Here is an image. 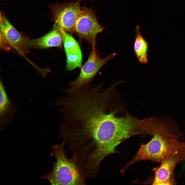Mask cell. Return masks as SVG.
Returning <instances> with one entry per match:
<instances>
[{
	"mask_svg": "<svg viewBox=\"0 0 185 185\" xmlns=\"http://www.w3.org/2000/svg\"><path fill=\"white\" fill-rule=\"evenodd\" d=\"M63 44L62 32L55 24L52 29L43 36L38 38L30 40L29 47L45 49L51 47L61 48Z\"/></svg>",
	"mask_w": 185,
	"mask_h": 185,
	"instance_id": "30bf717a",
	"label": "cell"
},
{
	"mask_svg": "<svg viewBox=\"0 0 185 185\" xmlns=\"http://www.w3.org/2000/svg\"><path fill=\"white\" fill-rule=\"evenodd\" d=\"M183 149V146H179L168 154L156 171L153 185L170 184L171 176L175 166L182 158Z\"/></svg>",
	"mask_w": 185,
	"mask_h": 185,
	"instance_id": "ba28073f",
	"label": "cell"
},
{
	"mask_svg": "<svg viewBox=\"0 0 185 185\" xmlns=\"http://www.w3.org/2000/svg\"></svg>",
	"mask_w": 185,
	"mask_h": 185,
	"instance_id": "5bb4252c",
	"label": "cell"
},
{
	"mask_svg": "<svg viewBox=\"0 0 185 185\" xmlns=\"http://www.w3.org/2000/svg\"><path fill=\"white\" fill-rule=\"evenodd\" d=\"M0 47L2 50L4 51H9L12 48L11 46L1 34Z\"/></svg>",
	"mask_w": 185,
	"mask_h": 185,
	"instance_id": "4fadbf2b",
	"label": "cell"
},
{
	"mask_svg": "<svg viewBox=\"0 0 185 185\" xmlns=\"http://www.w3.org/2000/svg\"><path fill=\"white\" fill-rule=\"evenodd\" d=\"M0 34L21 55L28 51L29 39L18 31L5 16L1 14Z\"/></svg>",
	"mask_w": 185,
	"mask_h": 185,
	"instance_id": "52a82bcc",
	"label": "cell"
},
{
	"mask_svg": "<svg viewBox=\"0 0 185 185\" xmlns=\"http://www.w3.org/2000/svg\"><path fill=\"white\" fill-rule=\"evenodd\" d=\"M95 45L92 46L91 50L88 59L82 67L78 77L70 82L68 88L64 91L73 92L90 83L101 68L117 54L116 53L114 52L101 58Z\"/></svg>",
	"mask_w": 185,
	"mask_h": 185,
	"instance_id": "277c9868",
	"label": "cell"
},
{
	"mask_svg": "<svg viewBox=\"0 0 185 185\" xmlns=\"http://www.w3.org/2000/svg\"><path fill=\"white\" fill-rule=\"evenodd\" d=\"M0 91V127L2 130L13 121V116L17 108L14 103L9 98L1 80Z\"/></svg>",
	"mask_w": 185,
	"mask_h": 185,
	"instance_id": "8fae6325",
	"label": "cell"
},
{
	"mask_svg": "<svg viewBox=\"0 0 185 185\" xmlns=\"http://www.w3.org/2000/svg\"><path fill=\"white\" fill-rule=\"evenodd\" d=\"M172 143L161 135L155 134L150 141L141 145L134 157L122 169L121 172L123 173L129 166L139 161L148 160L162 162L177 146H174Z\"/></svg>",
	"mask_w": 185,
	"mask_h": 185,
	"instance_id": "3957f363",
	"label": "cell"
},
{
	"mask_svg": "<svg viewBox=\"0 0 185 185\" xmlns=\"http://www.w3.org/2000/svg\"><path fill=\"white\" fill-rule=\"evenodd\" d=\"M81 0L73 1L61 4L56 3L50 6L51 9L52 19L55 24L64 31L72 34L76 20L81 9Z\"/></svg>",
	"mask_w": 185,
	"mask_h": 185,
	"instance_id": "5b68a950",
	"label": "cell"
},
{
	"mask_svg": "<svg viewBox=\"0 0 185 185\" xmlns=\"http://www.w3.org/2000/svg\"><path fill=\"white\" fill-rule=\"evenodd\" d=\"M66 142L63 140L60 144L51 146V156L56 161L53 163L52 170L41 177L47 180L52 185L86 184L82 175L75 159L68 158L64 148Z\"/></svg>",
	"mask_w": 185,
	"mask_h": 185,
	"instance_id": "7a4b0ae2",
	"label": "cell"
},
{
	"mask_svg": "<svg viewBox=\"0 0 185 185\" xmlns=\"http://www.w3.org/2000/svg\"><path fill=\"white\" fill-rule=\"evenodd\" d=\"M140 27L138 25L136 26L134 50L138 62L144 64L148 62V50L149 43L141 34Z\"/></svg>",
	"mask_w": 185,
	"mask_h": 185,
	"instance_id": "7c38bea8",
	"label": "cell"
},
{
	"mask_svg": "<svg viewBox=\"0 0 185 185\" xmlns=\"http://www.w3.org/2000/svg\"><path fill=\"white\" fill-rule=\"evenodd\" d=\"M75 32L81 39L86 40L91 46L96 45L97 35L105 29L98 23L95 12L91 8L84 5L76 20Z\"/></svg>",
	"mask_w": 185,
	"mask_h": 185,
	"instance_id": "8992f818",
	"label": "cell"
},
{
	"mask_svg": "<svg viewBox=\"0 0 185 185\" xmlns=\"http://www.w3.org/2000/svg\"><path fill=\"white\" fill-rule=\"evenodd\" d=\"M63 35V43L66 57V69L71 71L81 66L82 55L79 45L74 38L60 28Z\"/></svg>",
	"mask_w": 185,
	"mask_h": 185,
	"instance_id": "9c48e42d",
	"label": "cell"
},
{
	"mask_svg": "<svg viewBox=\"0 0 185 185\" xmlns=\"http://www.w3.org/2000/svg\"><path fill=\"white\" fill-rule=\"evenodd\" d=\"M111 106L92 101L82 109L75 123L86 145L103 159L117 152L116 147L128 138L130 132L127 117L116 116L117 111Z\"/></svg>",
	"mask_w": 185,
	"mask_h": 185,
	"instance_id": "6da1fadb",
	"label": "cell"
}]
</instances>
